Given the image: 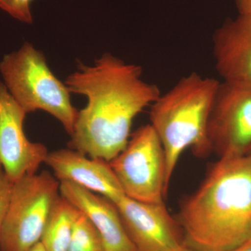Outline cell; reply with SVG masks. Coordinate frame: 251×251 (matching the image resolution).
I'll use <instances>...</instances> for the list:
<instances>
[{"label":"cell","mask_w":251,"mask_h":251,"mask_svg":"<svg viewBox=\"0 0 251 251\" xmlns=\"http://www.w3.org/2000/svg\"><path fill=\"white\" fill-rule=\"evenodd\" d=\"M64 83L71 93L87 99L77 114L69 148L107 162L125 150L133 120L161 94L142 78L140 66L109 53L93 65L80 64Z\"/></svg>","instance_id":"6da1fadb"},{"label":"cell","mask_w":251,"mask_h":251,"mask_svg":"<svg viewBox=\"0 0 251 251\" xmlns=\"http://www.w3.org/2000/svg\"><path fill=\"white\" fill-rule=\"evenodd\" d=\"M180 216L196 249L228 251L250 240L251 156L221 158Z\"/></svg>","instance_id":"7a4b0ae2"},{"label":"cell","mask_w":251,"mask_h":251,"mask_svg":"<svg viewBox=\"0 0 251 251\" xmlns=\"http://www.w3.org/2000/svg\"><path fill=\"white\" fill-rule=\"evenodd\" d=\"M221 82L193 72L184 76L151 105L150 125L164 150L166 188L185 150L198 155L212 150L209 124Z\"/></svg>","instance_id":"3957f363"},{"label":"cell","mask_w":251,"mask_h":251,"mask_svg":"<svg viewBox=\"0 0 251 251\" xmlns=\"http://www.w3.org/2000/svg\"><path fill=\"white\" fill-rule=\"evenodd\" d=\"M0 73L10 94L26 113L48 112L72 135L78 111L71 101L67 85L54 75L41 51L26 43L4 56Z\"/></svg>","instance_id":"277c9868"},{"label":"cell","mask_w":251,"mask_h":251,"mask_svg":"<svg viewBox=\"0 0 251 251\" xmlns=\"http://www.w3.org/2000/svg\"><path fill=\"white\" fill-rule=\"evenodd\" d=\"M60 182L48 171L13 183L0 251H29L40 242L48 220L60 197Z\"/></svg>","instance_id":"5b68a950"},{"label":"cell","mask_w":251,"mask_h":251,"mask_svg":"<svg viewBox=\"0 0 251 251\" xmlns=\"http://www.w3.org/2000/svg\"><path fill=\"white\" fill-rule=\"evenodd\" d=\"M109 163L126 197L145 203H163L168 191L166 156L151 125L138 128L125 150Z\"/></svg>","instance_id":"8992f818"},{"label":"cell","mask_w":251,"mask_h":251,"mask_svg":"<svg viewBox=\"0 0 251 251\" xmlns=\"http://www.w3.org/2000/svg\"><path fill=\"white\" fill-rule=\"evenodd\" d=\"M211 149L221 158L251 150V89L221 84L209 124Z\"/></svg>","instance_id":"52a82bcc"},{"label":"cell","mask_w":251,"mask_h":251,"mask_svg":"<svg viewBox=\"0 0 251 251\" xmlns=\"http://www.w3.org/2000/svg\"><path fill=\"white\" fill-rule=\"evenodd\" d=\"M26 115L0 81V166L13 183L37 173L49 153L45 145L26 137Z\"/></svg>","instance_id":"ba28073f"},{"label":"cell","mask_w":251,"mask_h":251,"mask_svg":"<svg viewBox=\"0 0 251 251\" xmlns=\"http://www.w3.org/2000/svg\"><path fill=\"white\" fill-rule=\"evenodd\" d=\"M138 251H174L184 243L163 203L151 204L125 196L115 204Z\"/></svg>","instance_id":"9c48e42d"},{"label":"cell","mask_w":251,"mask_h":251,"mask_svg":"<svg viewBox=\"0 0 251 251\" xmlns=\"http://www.w3.org/2000/svg\"><path fill=\"white\" fill-rule=\"evenodd\" d=\"M213 54L225 83L251 89V16L239 14L218 28Z\"/></svg>","instance_id":"30bf717a"},{"label":"cell","mask_w":251,"mask_h":251,"mask_svg":"<svg viewBox=\"0 0 251 251\" xmlns=\"http://www.w3.org/2000/svg\"><path fill=\"white\" fill-rule=\"evenodd\" d=\"M45 163L59 181L74 183L114 204L126 196L109 162L69 148L49 152Z\"/></svg>","instance_id":"8fae6325"},{"label":"cell","mask_w":251,"mask_h":251,"mask_svg":"<svg viewBox=\"0 0 251 251\" xmlns=\"http://www.w3.org/2000/svg\"><path fill=\"white\" fill-rule=\"evenodd\" d=\"M59 182L61 196L90 219L101 237L105 251H138L113 202L70 181Z\"/></svg>","instance_id":"7c38bea8"},{"label":"cell","mask_w":251,"mask_h":251,"mask_svg":"<svg viewBox=\"0 0 251 251\" xmlns=\"http://www.w3.org/2000/svg\"><path fill=\"white\" fill-rule=\"evenodd\" d=\"M77 209L60 196L48 220L40 243L46 251H69Z\"/></svg>","instance_id":"4fadbf2b"},{"label":"cell","mask_w":251,"mask_h":251,"mask_svg":"<svg viewBox=\"0 0 251 251\" xmlns=\"http://www.w3.org/2000/svg\"><path fill=\"white\" fill-rule=\"evenodd\" d=\"M69 251H105L98 230L90 219L79 210L74 220Z\"/></svg>","instance_id":"5bb4252c"},{"label":"cell","mask_w":251,"mask_h":251,"mask_svg":"<svg viewBox=\"0 0 251 251\" xmlns=\"http://www.w3.org/2000/svg\"><path fill=\"white\" fill-rule=\"evenodd\" d=\"M33 0H0V9L21 22L31 23L30 4Z\"/></svg>","instance_id":"9a60e30c"},{"label":"cell","mask_w":251,"mask_h":251,"mask_svg":"<svg viewBox=\"0 0 251 251\" xmlns=\"http://www.w3.org/2000/svg\"><path fill=\"white\" fill-rule=\"evenodd\" d=\"M12 187V181L0 166V237L9 208Z\"/></svg>","instance_id":"2e32d148"},{"label":"cell","mask_w":251,"mask_h":251,"mask_svg":"<svg viewBox=\"0 0 251 251\" xmlns=\"http://www.w3.org/2000/svg\"><path fill=\"white\" fill-rule=\"evenodd\" d=\"M239 14L251 16V0H235Z\"/></svg>","instance_id":"e0dca14e"},{"label":"cell","mask_w":251,"mask_h":251,"mask_svg":"<svg viewBox=\"0 0 251 251\" xmlns=\"http://www.w3.org/2000/svg\"><path fill=\"white\" fill-rule=\"evenodd\" d=\"M228 251H251V239L236 247L235 249Z\"/></svg>","instance_id":"ac0fdd59"},{"label":"cell","mask_w":251,"mask_h":251,"mask_svg":"<svg viewBox=\"0 0 251 251\" xmlns=\"http://www.w3.org/2000/svg\"><path fill=\"white\" fill-rule=\"evenodd\" d=\"M174 251H198L196 249L188 244L187 242L184 243L182 245Z\"/></svg>","instance_id":"d6986e66"},{"label":"cell","mask_w":251,"mask_h":251,"mask_svg":"<svg viewBox=\"0 0 251 251\" xmlns=\"http://www.w3.org/2000/svg\"><path fill=\"white\" fill-rule=\"evenodd\" d=\"M29 251H46V250L44 249V247H43L42 244L39 242Z\"/></svg>","instance_id":"ffe728a7"},{"label":"cell","mask_w":251,"mask_h":251,"mask_svg":"<svg viewBox=\"0 0 251 251\" xmlns=\"http://www.w3.org/2000/svg\"><path fill=\"white\" fill-rule=\"evenodd\" d=\"M194 248V247H193ZM194 249H196V248H194ZM196 250L198 251H206V250H203V249H196Z\"/></svg>","instance_id":"44dd1931"},{"label":"cell","mask_w":251,"mask_h":251,"mask_svg":"<svg viewBox=\"0 0 251 251\" xmlns=\"http://www.w3.org/2000/svg\"></svg>","instance_id":"7402d4cb"}]
</instances>
